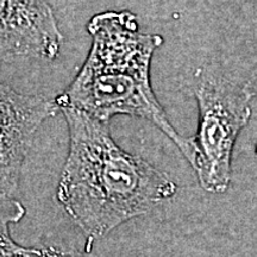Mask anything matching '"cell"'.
I'll return each instance as SVG.
<instances>
[{"label": "cell", "instance_id": "cell-1", "mask_svg": "<svg viewBox=\"0 0 257 257\" xmlns=\"http://www.w3.org/2000/svg\"><path fill=\"white\" fill-rule=\"evenodd\" d=\"M61 112L68 126L69 147L56 198L88 239L104 238L176 194L172 178L125 152L108 124L83 112Z\"/></svg>", "mask_w": 257, "mask_h": 257}, {"label": "cell", "instance_id": "cell-2", "mask_svg": "<svg viewBox=\"0 0 257 257\" xmlns=\"http://www.w3.org/2000/svg\"><path fill=\"white\" fill-rule=\"evenodd\" d=\"M87 31L91 49L73 81L54 99L59 111L83 112L106 124L119 114L142 118L165 134L191 165V138L170 123L150 80L154 53L163 37L141 32L137 16L127 10L94 15Z\"/></svg>", "mask_w": 257, "mask_h": 257}, {"label": "cell", "instance_id": "cell-3", "mask_svg": "<svg viewBox=\"0 0 257 257\" xmlns=\"http://www.w3.org/2000/svg\"><path fill=\"white\" fill-rule=\"evenodd\" d=\"M195 98L199 121L197 133L191 137V167L202 189L221 194L231 182L234 144L251 118V98L244 86L210 76L199 81Z\"/></svg>", "mask_w": 257, "mask_h": 257}, {"label": "cell", "instance_id": "cell-4", "mask_svg": "<svg viewBox=\"0 0 257 257\" xmlns=\"http://www.w3.org/2000/svg\"><path fill=\"white\" fill-rule=\"evenodd\" d=\"M57 111L47 96L23 94L0 81V191L15 195L32 138Z\"/></svg>", "mask_w": 257, "mask_h": 257}, {"label": "cell", "instance_id": "cell-5", "mask_svg": "<svg viewBox=\"0 0 257 257\" xmlns=\"http://www.w3.org/2000/svg\"><path fill=\"white\" fill-rule=\"evenodd\" d=\"M63 35L47 0H0V62L54 61Z\"/></svg>", "mask_w": 257, "mask_h": 257}, {"label": "cell", "instance_id": "cell-6", "mask_svg": "<svg viewBox=\"0 0 257 257\" xmlns=\"http://www.w3.org/2000/svg\"><path fill=\"white\" fill-rule=\"evenodd\" d=\"M25 210L15 195L0 191V257H34V249L17 245L10 236V224L23 218Z\"/></svg>", "mask_w": 257, "mask_h": 257}, {"label": "cell", "instance_id": "cell-7", "mask_svg": "<svg viewBox=\"0 0 257 257\" xmlns=\"http://www.w3.org/2000/svg\"><path fill=\"white\" fill-rule=\"evenodd\" d=\"M35 257H98L79 251H63L55 248L34 249Z\"/></svg>", "mask_w": 257, "mask_h": 257}, {"label": "cell", "instance_id": "cell-8", "mask_svg": "<svg viewBox=\"0 0 257 257\" xmlns=\"http://www.w3.org/2000/svg\"><path fill=\"white\" fill-rule=\"evenodd\" d=\"M244 88H245V91L248 92L250 98L257 99V67L252 72L251 75H250L248 82L244 85ZM256 154H257V146H256Z\"/></svg>", "mask_w": 257, "mask_h": 257}]
</instances>
